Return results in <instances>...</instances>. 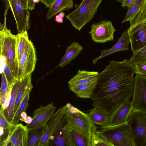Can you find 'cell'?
<instances>
[{
    "instance_id": "obj_20",
    "label": "cell",
    "mask_w": 146,
    "mask_h": 146,
    "mask_svg": "<svg viewBox=\"0 0 146 146\" xmlns=\"http://www.w3.org/2000/svg\"><path fill=\"white\" fill-rule=\"evenodd\" d=\"M88 114L93 123L104 127L109 125L110 115L105 111L97 107L90 110Z\"/></svg>"
},
{
    "instance_id": "obj_30",
    "label": "cell",
    "mask_w": 146,
    "mask_h": 146,
    "mask_svg": "<svg viewBox=\"0 0 146 146\" xmlns=\"http://www.w3.org/2000/svg\"><path fill=\"white\" fill-rule=\"evenodd\" d=\"M130 22V25L129 28L139 25H142L146 28V0H144L138 13Z\"/></svg>"
},
{
    "instance_id": "obj_33",
    "label": "cell",
    "mask_w": 146,
    "mask_h": 146,
    "mask_svg": "<svg viewBox=\"0 0 146 146\" xmlns=\"http://www.w3.org/2000/svg\"><path fill=\"white\" fill-rule=\"evenodd\" d=\"M3 72L7 81L9 86L12 88L15 84L17 81L13 76L10 69L6 63L3 66Z\"/></svg>"
},
{
    "instance_id": "obj_5",
    "label": "cell",
    "mask_w": 146,
    "mask_h": 146,
    "mask_svg": "<svg viewBox=\"0 0 146 146\" xmlns=\"http://www.w3.org/2000/svg\"><path fill=\"white\" fill-rule=\"evenodd\" d=\"M127 121L130 127L133 146H146V113L134 108Z\"/></svg>"
},
{
    "instance_id": "obj_25",
    "label": "cell",
    "mask_w": 146,
    "mask_h": 146,
    "mask_svg": "<svg viewBox=\"0 0 146 146\" xmlns=\"http://www.w3.org/2000/svg\"><path fill=\"white\" fill-rule=\"evenodd\" d=\"M31 74H28L22 78L21 82L17 93L14 110V115L27 89L30 85L32 84Z\"/></svg>"
},
{
    "instance_id": "obj_7",
    "label": "cell",
    "mask_w": 146,
    "mask_h": 146,
    "mask_svg": "<svg viewBox=\"0 0 146 146\" xmlns=\"http://www.w3.org/2000/svg\"><path fill=\"white\" fill-rule=\"evenodd\" d=\"M67 104L66 115L69 124L86 131L91 135L93 129L97 127L92 122L88 113L81 111L70 103Z\"/></svg>"
},
{
    "instance_id": "obj_9",
    "label": "cell",
    "mask_w": 146,
    "mask_h": 146,
    "mask_svg": "<svg viewBox=\"0 0 146 146\" xmlns=\"http://www.w3.org/2000/svg\"><path fill=\"white\" fill-rule=\"evenodd\" d=\"M115 31L111 21L104 20L92 24L89 33L94 42L104 43L114 40Z\"/></svg>"
},
{
    "instance_id": "obj_12",
    "label": "cell",
    "mask_w": 146,
    "mask_h": 146,
    "mask_svg": "<svg viewBox=\"0 0 146 146\" xmlns=\"http://www.w3.org/2000/svg\"><path fill=\"white\" fill-rule=\"evenodd\" d=\"M131 101L134 108L146 113V77L136 74Z\"/></svg>"
},
{
    "instance_id": "obj_4",
    "label": "cell",
    "mask_w": 146,
    "mask_h": 146,
    "mask_svg": "<svg viewBox=\"0 0 146 146\" xmlns=\"http://www.w3.org/2000/svg\"><path fill=\"white\" fill-rule=\"evenodd\" d=\"M103 0H83L78 7L66 18L72 26L80 31L82 27L93 19L99 6Z\"/></svg>"
},
{
    "instance_id": "obj_21",
    "label": "cell",
    "mask_w": 146,
    "mask_h": 146,
    "mask_svg": "<svg viewBox=\"0 0 146 146\" xmlns=\"http://www.w3.org/2000/svg\"><path fill=\"white\" fill-rule=\"evenodd\" d=\"M83 47L77 42H72L66 48V52L57 67H62L69 64L80 53Z\"/></svg>"
},
{
    "instance_id": "obj_15",
    "label": "cell",
    "mask_w": 146,
    "mask_h": 146,
    "mask_svg": "<svg viewBox=\"0 0 146 146\" xmlns=\"http://www.w3.org/2000/svg\"><path fill=\"white\" fill-rule=\"evenodd\" d=\"M91 135L86 131L69 124L67 133V146H91Z\"/></svg>"
},
{
    "instance_id": "obj_35",
    "label": "cell",
    "mask_w": 146,
    "mask_h": 146,
    "mask_svg": "<svg viewBox=\"0 0 146 146\" xmlns=\"http://www.w3.org/2000/svg\"><path fill=\"white\" fill-rule=\"evenodd\" d=\"M65 16L64 13L62 12H60L57 15L55 19V21L58 23H62L63 22V17Z\"/></svg>"
},
{
    "instance_id": "obj_16",
    "label": "cell",
    "mask_w": 146,
    "mask_h": 146,
    "mask_svg": "<svg viewBox=\"0 0 146 146\" xmlns=\"http://www.w3.org/2000/svg\"><path fill=\"white\" fill-rule=\"evenodd\" d=\"M133 53L146 46V28L141 25L128 29Z\"/></svg>"
},
{
    "instance_id": "obj_19",
    "label": "cell",
    "mask_w": 146,
    "mask_h": 146,
    "mask_svg": "<svg viewBox=\"0 0 146 146\" xmlns=\"http://www.w3.org/2000/svg\"><path fill=\"white\" fill-rule=\"evenodd\" d=\"M69 124L66 113L51 137L49 146H67V133Z\"/></svg>"
},
{
    "instance_id": "obj_11",
    "label": "cell",
    "mask_w": 146,
    "mask_h": 146,
    "mask_svg": "<svg viewBox=\"0 0 146 146\" xmlns=\"http://www.w3.org/2000/svg\"><path fill=\"white\" fill-rule=\"evenodd\" d=\"M56 109L52 102L45 106L41 105L33 111L32 121L26 127L28 130H31L45 126L53 116Z\"/></svg>"
},
{
    "instance_id": "obj_10",
    "label": "cell",
    "mask_w": 146,
    "mask_h": 146,
    "mask_svg": "<svg viewBox=\"0 0 146 146\" xmlns=\"http://www.w3.org/2000/svg\"><path fill=\"white\" fill-rule=\"evenodd\" d=\"M36 61V49L30 40L18 64L17 80L32 73L35 69Z\"/></svg>"
},
{
    "instance_id": "obj_29",
    "label": "cell",
    "mask_w": 146,
    "mask_h": 146,
    "mask_svg": "<svg viewBox=\"0 0 146 146\" xmlns=\"http://www.w3.org/2000/svg\"><path fill=\"white\" fill-rule=\"evenodd\" d=\"M12 123L5 117L4 110L1 108L0 110V146H2L7 137L9 129Z\"/></svg>"
},
{
    "instance_id": "obj_8",
    "label": "cell",
    "mask_w": 146,
    "mask_h": 146,
    "mask_svg": "<svg viewBox=\"0 0 146 146\" xmlns=\"http://www.w3.org/2000/svg\"><path fill=\"white\" fill-rule=\"evenodd\" d=\"M11 8L16 23L18 33L27 31L30 28V13L24 9L21 0H3Z\"/></svg>"
},
{
    "instance_id": "obj_23",
    "label": "cell",
    "mask_w": 146,
    "mask_h": 146,
    "mask_svg": "<svg viewBox=\"0 0 146 146\" xmlns=\"http://www.w3.org/2000/svg\"><path fill=\"white\" fill-rule=\"evenodd\" d=\"M73 7V0H55L49 8L46 18L50 19L58 13Z\"/></svg>"
},
{
    "instance_id": "obj_22",
    "label": "cell",
    "mask_w": 146,
    "mask_h": 146,
    "mask_svg": "<svg viewBox=\"0 0 146 146\" xmlns=\"http://www.w3.org/2000/svg\"><path fill=\"white\" fill-rule=\"evenodd\" d=\"M22 79L18 80L13 87L8 105L4 110V113L5 117L9 122L12 124L14 115V110L17 95L21 82Z\"/></svg>"
},
{
    "instance_id": "obj_34",
    "label": "cell",
    "mask_w": 146,
    "mask_h": 146,
    "mask_svg": "<svg viewBox=\"0 0 146 146\" xmlns=\"http://www.w3.org/2000/svg\"><path fill=\"white\" fill-rule=\"evenodd\" d=\"M136 68V74L146 77V63L135 64Z\"/></svg>"
},
{
    "instance_id": "obj_2",
    "label": "cell",
    "mask_w": 146,
    "mask_h": 146,
    "mask_svg": "<svg viewBox=\"0 0 146 146\" xmlns=\"http://www.w3.org/2000/svg\"><path fill=\"white\" fill-rule=\"evenodd\" d=\"M6 17V14H4V23L0 24V55L5 58L6 64L17 80L18 63L16 56V35L13 34L7 28Z\"/></svg>"
},
{
    "instance_id": "obj_13",
    "label": "cell",
    "mask_w": 146,
    "mask_h": 146,
    "mask_svg": "<svg viewBox=\"0 0 146 146\" xmlns=\"http://www.w3.org/2000/svg\"><path fill=\"white\" fill-rule=\"evenodd\" d=\"M28 134V129L22 124H12L2 146H27Z\"/></svg>"
},
{
    "instance_id": "obj_26",
    "label": "cell",
    "mask_w": 146,
    "mask_h": 146,
    "mask_svg": "<svg viewBox=\"0 0 146 146\" xmlns=\"http://www.w3.org/2000/svg\"><path fill=\"white\" fill-rule=\"evenodd\" d=\"M46 130L45 125L39 128L29 130L27 146H39L40 141Z\"/></svg>"
},
{
    "instance_id": "obj_1",
    "label": "cell",
    "mask_w": 146,
    "mask_h": 146,
    "mask_svg": "<svg viewBox=\"0 0 146 146\" xmlns=\"http://www.w3.org/2000/svg\"><path fill=\"white\" fill-rule=\"evenodd\" d=\"M135 64L129 60H112L99 73L97 84L90 98L93 107H98L109 114L129 100L133 92Z\"/></svg>"
},
{
    "instance_id": "obj_36",
    "label": "cell",
    "mask_w": 146,
    "mask_h": 146,
    "mask_svg": "<svg viewBox=\"0 0 146 146\" xmlns=\"http://www.w3.org/2000/svg\"><path fill=\"white\" fill-rule=\"evenodd\" d=\"M137 0H124L121 3L123 7H127L132 5Z\"/></svg>"
},
{
    "instance_id": "obj_38",
    "label": "cell",
    "mask_w": 146,
    "mask_h": 146,
    "mask_svg": "<svg viewBox=\"0 0 146 146\" xmlns=\"http://www.w3.org/2000/svg\"><path fill=\"white\" fill-rule=\"evenodd\" d=\"M55 0H40V1L44 4L46 8H49Z\"/></svg>"
},
{
    "instance_id": "obj_17",
    "label": "cell",
    "mask_w": 146,
    "mask_h": 146,
    "mask_svg": "<svg viewBox=\"0 0 146 146\" xmlns=\"http://www.w3.org/2000/svg\"><path fill=\"white\" fill-rule=\"evenodd\" d=\"M133 109L131 101H126L110 115L109 125H117L127 121Z\"/></svg>"
},
{
    "instance_id": "obj_14",
    "label": "cell",
    "mask_w": 146,
    "mask_h": 146,
    "mask_svg": "<svg viewBox=\"0 0 146 146\" xmlns=\"http://www.w3.org/2000/svg\"><path fill=\"white\" fill-rule=\"evenodd\" d=\"M67 105L61 107L53 114L46 125V130L39 146H49L51 137L57 129L61 120L66 113Z\"/></svg>"
},
{
    "instance_id": "obj_41",
    "label": "cell",
    "mask_w": 146,
    "mask_h": 146,
    "mask_svg": "<svg viewBox=\"0 0 146 146\" xmlns=\"http://www.w3.org/2000/svg\"><path fill=\"white\" fill-rule=\"evenodd\" d=\"M27 116V114L25 112H22L21 114V118L20 120L22 121H23L24 119Z\"/></svg>"
},
{
    "instance_id": "obj_39",
    "label": "cell",
    "mask_w": 146,
    "mask_h": 146,
    "mask_svg": "<svg viewBox=\"0 0 146 146\" xmlns=\"http://www.w3.org/2000/svg\"><path fill=\"white\" fill-rule=\"evenodd\" d=\"M32 120V118L30 116H27L24 119L23 121L28 124L30 123Z\"/></svg>"
},
{
    "instance_id": "obj_24",
    "label": "cell",
    "mask_w": 146,
    "mask_h": 146,
    "mask_svg": "<svg viewBox=\"0 0 146 146\" xmlns=\"http://www.w3.org/2000/svg\"><path fill=\"white\" fill-rule=\"evenodd\" d=\"M30 41L27 31L16 35V56L18 64Z\"/></svg>"
},
{
    "instance_id": "obj_32",
    "label": "cell",
    "mask_w": 146,
    "mask_h": 146,
    "mask_svg": "<svg viewBox=\"0 0 146 146\" xmlns=\"http://www.w3.org/2000/svg\"><path fill=\"white\" fill-rule=\"evenodd\" d=\"M129 60L134 64L146 63V46L133 53Z\"/></svg>"
},
{
    "instance_id": "obj_3",
    "label": "cell",
    "mask_w": 146,
    "mask_h": 146,
    "mask_svg": "<svg viewBox=\"0 0 146 146\" xmlns=\"http://www.w3.org/2000/svg\"><path fill=\"white\" fill-rule=\"evenodd\" d=\"M99 74L97 72L79 69L68 82L69 88L78 97L90 98L97 84Z\"/></svg>"
},
{
    "instance_id": "obj_31",
    "label": "cell",
    "mask_w": 146,
    "mask_h": 146,
    "mask_svg": "<svg viewBox=\"0 0 146 146\" xmlns=\"http://www.w3.org/2000/svg\"><path fill=\"white\" fill-rule=\"evenodd\" d=\"M145 0H137L127 7V14L122 23L132 20L139 11Z\"/></svg>"
},
{
    "instance_id": "obj_40",
    "label": "cell",
    "mask_w": 146,
    "mask_h": 146,
    "mask_svg": "<svg viewBox=\"0 0 146 146\" xmlns=\"http://www.w3.org/2000/svg\"><path fill=\"white\" fill-rule=\"evenodd\" d=\"M28 1V0H21L23 7L25 9H28L27 8Z\"/></svg>"
},
{
    "instance_id": "obj_28",
    "label": "cell",
    "mask_w": 146,
    "mask_h": 146,
    "mask_svg": "<svg viewBox=\"0 0 146 146\" xmlns=\"http://www.w3.org/2000/svg\"><path fill=\"white\" fill-rule=\"evenodd\" d=\"M33 88L32 84H31L27 90L22 101L20 103L18 109L15 114L12 123L17 124L21 118V114L24 112H26L29 106V102L30 93Z\"/></svg>"
},
{
    "instance_id": "obj_6",
    "label": "cell",
    "mask_w": 146,
    "mask_h": 146,
    "mask_svg": "<svg viewBox=\"0 0 146 146\" xmlns=\"http://www.w3.org/2000/svg\"><path fill=\"white\" fill-rule=\"evenodd\" d=\"M100 128L113 146H133L130 127L127 121Z\"/></svg>"
},
{
    "instance_id": "obj_27",
    "label": "cell",
    "mask_w": 146,
    "mask_h": 146,
    "mask_svg": "<svg viewBox=\"0 0 146 146\" xmlns=\"http://www.w3.org/2000/svg\"><path fill=\"white\" fill-rule=\"evenodd\" d=\"M91 146H113L100 130L97 128L92 131L91 135Z\"/></svg>"
},
{
    "instance_id": "obj_18",
    "label": "cell",
    "mask_w": 146,
    "mask_h": 146,
    "mask_svg": "<svg viewBox=\"0 0 146 146\" xmlns=\"http://www.w3.org/2000/svg\"><path fill=\"white\" fill-rule=\"evenodd\" d=\"M130 40L128 31H124L118 39L116 43L111 48L101 51V54L98 58L93 60L92 63L96 64L100 59L114 52L129 50Z\"/></svg>"
},
{
    "instance_id": "obj_42",
    "label": "cell",
    "mask_w": 146,
    "mask_h": 146,
    "mask_svg": "<svg viewBox=\"0 0 146 146\" xmlns=\"http://www.w3.org/2000/svg\"><path fill=\"white\" fill-rule=\"evenodd\" d=\"M118 2L121 3L124 0H116Z\"/></svg>"
},
{
    "instance_id": "obj_37",
    "label": "cell",
    "mask_w": 146,
    "mask_h": 146,
    "mask_svg": "<svg viewBox=\"0 0 146 146\" xmlns=\"http://www.w3.org/2000/svg\"><path fill=\"white\" fill-rule=\"evenodd\" d=\"M35 0H28L27 8L30 11L35 9Z\"/></svg>"
}]
</instances>
